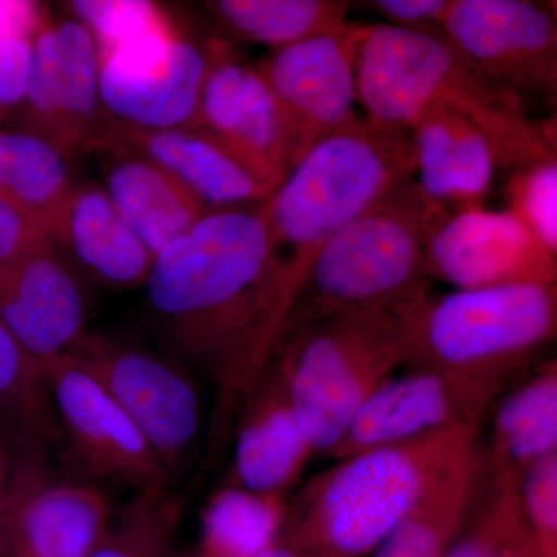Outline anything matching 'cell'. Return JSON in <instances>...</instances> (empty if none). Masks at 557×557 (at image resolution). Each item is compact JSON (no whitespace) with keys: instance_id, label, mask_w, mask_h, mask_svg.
<instances>
[{"instance_id":"cell-21","label":"cell","mask_w":557,"mask_h":557,"mask_svg":"<svg viewBox=\"0 0 557 557\" xmlns=\"http://www.w3.org/2000/svg\"><path fill=\"white\" fill-rule=\"evenodd\" d=\"M50 237L61 255L110 287L145 285L152 269L153 256L98 186H73L51 220Z\"/></svg>"},{"instance_id":"cell-25","label":"cell","mask_w":557,"mask_h":557,"mask_svg":"<svg viewBox=\"0 0 557 557\" xmlns=\"http://www.w3.org/2000/svg\"><path fill=\"white\" fill-rule=\"evenodd\" d=\"M479 487V446L429 490L370 557H446Z\"/></svg>"},{"instance_id":"cell-10","label":"cell","mask_w":557,"mask_h":557,"mask_svg":"<svg viewBox=\"0 0 557 557\" xmlns=\"http://www.w3.org/2000/svg\"><path fill=\"white\" fill-rule=\"evenodd\" d=\"M100 53L90 32L76 21H47L33 40L27 89L17 124L50 139L65 152L108 141L102 126Z\"/></svg>"},{"instance_id":"cell-31","label":"cell","mask_w":557,"mask_h":557,"mask_svg":"<svg viewBox=\"0 0 557 557\" xmlns=\"http://www.w3.org/2000/svg\"><path fill=\"white\" fill-rule=\"evenodd\" d=\"M178 519V504L164 491L139 493L89 557H168Z\"/></svg>"},{"instance_id":"cell-5","label":"cell","mask_w":557,"mask_h":557,"mask_svg":"<svg viewBox=\"0 0 557 557\" xmlns=\"http://www.w3.org/2000/svg\"><path fill=\"white\" fill-rule=\"evenodd\" d=\"M448 215L416 177L388 190L319 252L284 333L343 311L423 302L432 278L428 245Z\"/></svg>"},{"instance_id":"cell-23","label":"cell","mask_w":557,"mask_h":557,"mask_svg":"<svg viewBox=\"0 0 557 557\" xmlns=\"http://www.w3.org/2000/svg\"><path fill=\"white\" fill-rule=\"evenodd\" d=\"M109 523V502L97 487L36 482L11 512L7 544L20 557H89Z\"/></svg>"},{"instance_id":"cell-36","label":"cell","mask_w":557,"mask_h":557,"mask_svg":"<svg viewBox=\"0 0 557 557\" xmlns=\"http://www.w3.org/2000/svg\"><path fill=\"white\" fill-rule=\"evenodd\" d=\"M33 40L0 38V124L20 109L27 89Z\"/></svg>"},{"instance_id":"cell-39","label":"cell","mask_w":557,"mask_h":557,"mask_svg":"<svg viewBox=\"0 0 557 557\" xmlns=\"http://www.w3.org/2000/svg\"><path fill=\"white\" fill-rule=\"evenodd\" d=\"M256 557H310L306 553L299 552V549L289 547L284 542L277 541L276 544L271 545L265 552L260 553Z\"/></svg>"},{"instance_id":"cell-40","label":"cell","mask_w":557,"mask_h":557,"mask_svg":"<svg viewBox=\"0 0 557 557\" xmlns=\"http://www.w3.org/2000/svg\"><path fill=\"white\" fill-rule=\"evenodd\" d=\"M5 548H7V539L3 537L2 533H0V557L5 555Z\"/></svg>"},{"instance_id":"cell-33","label":"cell","mask_w":557,"mask_h":557,"mask_svg":"<svg viewBox=\"0 0 557 557\" xmlns=\"http://www.w3.org/2000/svg\"><path fill=\"white\" fill-rule=\"evenodd\" d=\"M507 199L515 218L557 255V160L545 157L511 172Z\"/></svg>"},{"instance_id":"cell-41","label":"cell","mask_w":557,"mask_h":557,"mask_svg":"<svg viewBox=\"0 0 557 557\" xmlns=\"http://www.w3.org/2000/svg\"><path fill=\"white\" fill-rule=\"evenodd\" d=\"M2 557H20V556L14 555L13 552H10V553H5V555H3Z\"/></svg>"},{"instance_id":"cell-22","label":"cell","mask_w":557,"mask_h":557,"mask_svg":"<svg viewBox=\"0 0 557 557\" xmlns=\"http://www.w3.org/2000/svg\"><path fill=\"white\" fill-rule=\"evenodd\" d=\"M490 446L479 471L491 490H519L523 475L557 453V364L541 362L497 399Z\"/></svg>"},{"instance_id":"cell-38","label":"cell","mask_w":557,"mask_h":557,"mask_svg":"<svg viewBox=\"0 0 557 557\" xmlns=\"http://www.w3.org/2000/svg\"><path fill=\"white\" fill-rule=\"evenodd\" d=\"M47 21L39 3L0 0V38L35 39Z\"/></svg>"},{"instance_id":"cell-17","label":"cell","mask_w":557,"mask_h":557,"mask_svg":"<svg viewBox=\"0 0 557 557\" xmlns=\"http://www.w3.org/2000/svg\"><path fill=\"white\" fill-rule=\"evenodd\" d=\"M190 126L211 132L276 188L289 171L287 134L273 91L258 69L214 42Z\"/></svg>"},{"instance_id":"cell-30","label":"cell","mask_w":557,"mask_h":557,"mask_svg":"<svg viewBox=\"0 0 557 557\" xmlns=\"http://www.w3.org/2000/svg\"><path fill=\"white\" fill-rule=\"evenodd\" d=\"M468 518L446 557H544L520 508L519 490H491Z\"/></svg>"},{"instance_id":"cell-27","label":"cell","mask_w":557,"mask_h":557,"mask_svg":"<svg viewBox=\"0 0 557 557\" xmlns=\"http://www.w3.org/2000/svg\"><path fill=\"white\" fill-rule=\"evenodd\" d=\"M285 496L226 485L201 512L197 557H256L276 544L287 520Z\"/></svg>"},{"instance_id":"cell-32","label":"cell","mask_w":557,"mask_h":557,"mask_svg":"<svg viewBox=\"0 0 557 557\" xmlns=\"http://www.w3.org/2000/svg\"><path fill=\"white\" fill-rule=\"evenodd\" d=\"M101 57L175 28L164 10L143 0H79L70 3Z\"/></svg>"},{"instance_id":"cell-18","label":"cell","mask_w":557,"mask_h":557,"mask_svg":"<svg viewBox=\"0 0 557 557\" xmlns=\"http://www.w3.org/2000/svg\"><path fill=\"white\" fill-rule=\"evenodd\" d=\"M236 421L230 485L252 493L285 496L314 450L274 359L249 391Z\"/></svg>"},{"instance_id":"cell-24","label":"cell","mask_w":557,"mask_h":557,"mask_svg":"<svg viewBox=\"0 0 557 557\" xmlns=\"http://www.w3.org/2000/svg\"><path fill=\"white\" fill-rule=\"evenodd\" d=\"M104 190L153 259L211 211L174 175L129 148L108 164Z\"/></svg>"},{"instance_id":"cell-11","label":"cell","mask_w":557,"mask_h":557,"mask_svg":"<svg viewBox=\"0 0 557 557\" xmlns=\"http://www.w3.org/2000/svg\"><path fill=\"white\" fill-rule=\"evenodd\" d=\"M214 44L201 47L177 28L100 58L102 109L138 129L190 126Z\"/></svg>"},{"instance_id":"cell-28","label":"cell","mask_w":557,"mask_h":557,"mask_svg":"<svg viewBox=\"0 0 557 557\" xmlns=\"http://www.w3.org/2000/svg\"><path fill=\"white\" fill-rule=\"evenodd\" d=\"M230 32L281 50L347 24L344 0H218L208 3Z\"/></svg>"},{"instance_id":"cell-26","label":"cell","mask_w":557,"mask_h":557,"mask_svg":"<svg viewBox=\"0 0 557 557\" xmlns=\"http://www.w3.org/2000/svg\"><path fill=\"white\" fill-rule=\"evenodd\" d=\"M69 153L20 124H0V197L50 228L72 190Z\"/></svg>"},{"instance_id":"cell-7","label":"cell","mask_w":557,"mask_h":557,"mask_svg":"<svg viewBox=\"0 0 557 557\" xmlns=\"http://www.w3.org/2000/svg\"><path fill=\"white\" fill-rule=\"evenodd\" d=\"M556 332L557 284L429 295L410 314L405 366L509 388Z\"/></svg>"},{"instance_id":"cell-20","label":"cell","mask_w":557,"mask_h":557,"mask_svg":"<svg viewBox=\"0 0 557 557\" xmlns=\"http://www.w3.org/2000/svg\"><path fill=\"white\" fill-rule=\"evenodd\" d=\"M418 186L449 214L483 208L494 172V150L486 135L463 113L431 102L409 126Z\"/></svg>"},{"instance_id":"cell-3","label":"cell","mask_w":557,"mask_h":557,"mask_svg":"<svg viewBox=\"0 0 557 557\" xmlns=\"http://www.w3.org/2000/svg\"><path fill=\"white\" fill-rule=\"evenodd\" d=\"M357 101L368 119L401 129L431 102L450 106L486 135L497 168L509 172L556 156L552 131L530 119L523 98L487 76L438 28L370 24L358 54Z\"/></svg>"},{"instance_id":"cell-16","label":"cell","mask_w":557,"mask_h":557,"mask_svg":"<svg viewBox=\"0 0 557 557\" xmlns=\"http://www.w3.org/2000/svg\"><path fill=\"white\" fill-rule=\"evenodd\" d=\"M86 319L83 288L53 242L0 269V321L40 369L87 335Z\"/></svg>"},{"instance_id":"cell-14","label":"cell","mask_w":557,"mask_h":557,"mask_svg":"<svg viewBox=\"0 0 557 557\" xmlns=\"http://www.w3.org/2000/svg\"><path fill=\"white\" fill-rule=\"evenodd\" d=\"M51 406L91 472L139 493L166 491V469L148 440L104 387L72 355L42 366Z\"/></svg>"},{"instance_id":"cell-8","label":"cell","mask_w":557,"mask_h":557,"mask_svg":"<svg viewBox=\"0 0 557 557\" xmlns=\"http://www.w3.org/2000/svg\"><path fill=\"white\" fill-rule=\"evenodd\" d=\"M70 355L134 421L170 478L186 471L201 432L199 391L189 373L148 348L100 333H87Z\"/></svg>"},{"instance_id":"cell-6","label":"cell","mask_w":557,"mask_h":557,"mask_svg":"<svg viewBox=\"0 0 557 557\" xmlns=\"http://www.w3.org/2000/svg\"><path fill=\"white\" fill-rule=\"evenodd\" d=\"M418 306L343 311L289 329L278 341L271 359L314 453L327 456L370 395L405 366Z\"/></svg>"},{"instance_id":"cell-4","label":"cell","mask_w":557,"mask_h":557,"mask_svg":"<svg viewBox=\"0 0 557 557\" xmlns=\"http://www.w3.org/2000/svg\"><path fill=\"white\" fill-rule=\"evenodd\" d=\"M480 429L456 428L351 454L319 472L288 504L278 541L310 557H368L458 460Z\"/></svg>"},{"instance_id":"cell-9","label":"cell","mask_w":557,"mask_h":557,"mask_svg":"<svg viewBox=\"0 0 557 557\" xmlns=\"http://www.w3.org/2000/svg\"><path fill=\"white\" fill-rule=\"evenodd\" d=\"M369 27L348 21L274 50L259 65L284 120L292 170L321 139L354 119L358 54Z\"/></svg>"},{"instance_id":"cell-34","label":"cell","mask_w":557,"mask_h":557,"mask_svg":"<svg viewBox=\"0 0 557 557\" xmlns=\"http://www.w3.org/2000/svg\"><path fill=\"white\" fill-rule=\"evenodd\" d=\"M519 500L542 556L557 557V453L523 475Z\"/></svg>"},{"instance_id":"cell-13","label":"cell","mask_w":557,"mask_h":557,"mask_svg":"<svg viewBox=\"0 0 557 557\" xmlns=\"http://www.w3.org/2000/svg\"><path fill=\"white\" fill-rule=\"evenodd\" d=\"M442 32L487 76L520 97H556L552 7L530 0H453Z\"/></svg>"},{"instance_id":"cell-35","label":"cell","mask_w":557,"mask_h":557,"mask_svg":"<svg viewBox=\"0 0 557 557\" xmlns=\"http://www.w3.org/2000/svg\"><path fill=\"white\" fill-rule=\"evenodd\" d=\"M50 242L46 223L0 197V269Z\"/></svg>"},{"instance_id":"cell-1","label":"cell","mask_w":557,"mask_h":557,"mask_svg":"<svg viewBox=\"0 0 557 557\" xmlns=\"http://www.w3.org/2000/svg\"><path fill=\"white\" fill-rule=\"evenodd\" d=\"M270 239L260 203L209 211L153 259L145 282L157 325L215 387L209 448H220L276 350Z\"/></svg>"},{"instance_id":"cell-2","label":"cell","mask_w":557,"mask_h":557,"mask_svg":"<svg viewBox=\"0 0 557 557\" xmlns=\"http://www.w3.org/2000/svg\"><path fill=\"white\" fill-rule=\"evenodd\" d=\"M416 175L409 129L355 115L314 145L260 201L270 239L271 322L278 341L322 248Z\"/></svg>"},{"instance_id":"cell-19","label":"cell","mask_w":557,"mask_h":557,"mask_svg":"<svg viewBox=\"0 0 557 557\" xmlns=\"http://www.w3.org/2000/svg\"><path fill=\"white\" fill-rule=\"evenodd\" d=\"M109 139L156 161L211 211L258 205L274 190L230 146L199 126L138 129L115 123Z\"/></svg>"},{"instance_id":"cell-37","label":"cell","mask_w":557,"mask_h":557,"mask_svg":"<svg viewBox=\"0 0 557 557\" xmlns=\"http://www.w3.org/2000/svg\"><path fill=\"white\" fill-rule=\"evenodd\" d=\"M368 5L387 20L388 25L413 30H442L453 0H373Z\"/></svg>"},{"instance_id":"cell-12","label":"cell","mask_w":557,"mask_h":557,"mask_svg":"<svg viewBox=\"0 0 557 557\" xmlns=\"http://www.w3.org/2000/svg\"><path fill=\"white\" fill-rule=\"evenodd\" d=\"M507 391L438 370L409 368L370 395L327 457L339 460L449 429H480Z\"/></svg>"},{"instance_id":"cell-15","label":"cell","mask_w":557,"mask_h":557,"mask_svg":"<svg viewBox=\"0 0 557 557\" xmlns=\"http://www.w3.org/2000/svg\"><path fill=\"white\" fill-rule=\"evenodd\" d=\"M432 277L457 289L557 284V255L509 211L449 214L428 245Z\"/></svg>"},{"instance_id":"cell-29","label":"cell","mask_w":557,"mask_h":557,"mask_svg":"<svg viewBox=\"0 0 557 557\" xmlns=\"http://www.w3.org/2000/svg\"><path fill=\"white\" fill-rule=\"evenodd\" d=\"M51 413L42 369L0 321V418L28 446L42 448L51 437Z\"/></svg>"}]
</instances>
